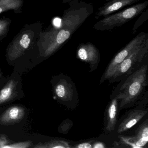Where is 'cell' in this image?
Masks as SVG:
<instances>
[{
  "mask_svg": "<svg viewBox=\"0 0 148 148\" xmlns=\"http://www.w3.org/2000/svg\"><path fill=\"white\" fill-rule=\"evenodd\" d=\"M90 11L85 6L71 7L64 12L60 26L40 32L38 41L40 56L48 58L57 51L90 16Z\"/></svg>",
  "mask_w": 148,
  "mask_h": 148,
  "instance_id": "cell-1",
  "label": "cell"
},
{
  "mask_svg": "<svg viewBox=\"0 0 148 148\" xmlns=\"http://www.w3.org/2000/svg\"><path fill=\"white\" fill-rule=\"evenodd\" d=\"M42 25H26L8 47L7 60L11 64L23 56L29 49L38 45Z\"/></svg>",
  "mask_w": 148,
  "mask_h": 148,
  "instance_id": "cell-2",
  "label": "cell"
},
{
  "mask_svg": "<svg viewBox=\"0 0 148 148\" xmlns=\"http://www.w3.org/2000/svg\"><path fill=\"white\" fill-rule=\"evenodd\" d=\"M147 66L143 65L133 73L123 84L116 97L120 101V108L132 103L147 85Z\"/></svg>",
  "mask_w": 148,
  "mask_h": 148,
  "instance_id": "cell-3",
  "label": "cell"
},
{
  "mask_svg": "<svg viewBox=\"0 0 148 148\" xmlns=\"http://www.w3.org/2000/svg\"><path fill=\"white\" fill-rule=\"evenodd\" d=\"M148 5V1H145L115 14H110L98 21L93 28L97 31H104L121 26L141 14Z\"/></svg>",
  "mask_w": 148,
  "mask_h": 148,
  "instance_id": "cell-4",
  "label": "cell"
},
{
  "mask_svg": "<svg viewBox=\"0 0 148 148\" xmlns=\"http://www.w3.org/2000/svg\"><path fill=\"white\" fill-rule=\"evenodd\" d=\"M147 38V34L144 32L140 33L117 53L106 68L101 79V82L106 79H110L116 69L121 63L138 48Z\"/></svg>",
  "mask_w": 148,
  "mask_h": 148,
  "instance_id": "cell-5",
  "label": "cell"
},
{
  "mask_svg": "<svg viewBox=\"0 0 148 148\" xmlns=\"http://www.w3.org/2000/svg\"><path fill=\"white\" fill-rule=\"evenodd\" d=\"M24 96L21 76L14 71L0 89V105L19 100Z\"/></svg>",
  "mask_w": 148,
  "mask_h": 148,
  "instance_id": "cell-6",
  "label": "cell"
},
{
  "mask_svg": "<svg viewBox=\"0 0 148 148\" xmlns=\"http://www.w3.org/2000/svg\"><path fill=\"white\" fill-rule=\"evenodd\" d=\"M148 51V39L125 59L116 69L111 78L116 79L120 77L131 73L143 61Z\"/></svg>",
  "mask_w": 148,
  "mask_h": 148,
  "instance_id": "cell-7",
  "label": "cell"
},
{
  "mask_svg": "<svg viewBox=\"0 0 148 148\" xmlns=\"http://www.w3.org/2000/svg\"><path fill=\"white\" fill-rule=\"evenodd\" d=\"M77 57L82 61L90 64L93 68L99 62L100 53L97 47L89 42L79 45L77 50Z\"/></svg>",
  "mask_w": 148,
  "mask_h": 148,
  "instance_id": "cell-8",
  "label": "cell"
},
{
  "mask_svg": "<svg viewBox=\"0 0 148 148\" xmlns=\"http://www.w3.org/2000/svg\"><path fill=\"white\" fill-rule=\"evenodd\" d=\"M26 109L19 105L12 106L0 116V125H10L20 123L25 117Z\"/></svg>",
  "mask_w": 148,
  "mask_h": 148,
  "instance_id": "cell-9",
  "label": "cell"
},
{
  "mask_svg": "<svg viewBox=\"0 0 148 148\" xmlns=\"http://www.w3.org/2000/svg\"><path fill=\"white\" fill-rule=\"evenodd\" d=\"M139 0H112L99 8L96 13L97 19L100 17H106L119 11L125 7L135 4Z\"/></svg>",
  "mask_w": 148,
  "mask_h": 148,
  "instance_id": "cell-10",
  "label": "cell"
},
{
  "mask_svg": "<svg viewBox=\"0 0 148 148\" xmlns=\"http://www.w3.org/2000/svg\"><path fill=\"white\" fill-rule=\"evenodd\" d=\"M147 112V111L141 110L131 112L119 125L117 132L121 133L128 130L141 120Z\"/></svg>",
  "mask_w": 148,
  "mask_h": 148,
  "instance_id": "cell-11",
  "label": "cell"
},
{
  "mask_svg": "<svg viewBox=\"0 0 148 148\" xmlns=\"http://www.w3.org/2000/svg\"><path fill=\"white\" fill-rule=\"evenodd\" d=\"M132 147L143 148L148 142V120L143 123L138 127L134 136L129 138Z\"/></svg>",
  "mask_w": 148,
  "mask_h": 148,
  "instance_id": "cell-12",
  "label": "cell"
},
{
  "mask_svg": "<svg viewBox=\"0 0 148 148\" xmlns=\"http://www.w3.org/2000/svg\"><path fill=\"white\" fill-rule=\"evenodd\" d=\"M118 99L115 97L108 106L106 114V129L110 132L114 130L117 122Z\"/></svg>",
  "mask_w": 148,
  "mask_h": 148,
  "instance_id": "cell-13",
  "label": "cell"
},
{
  "mask_svg": "<svg viewBox=\"0 0 148 148\" xmlns=\"http://www.w3.org/2000/svg\"><path fill=\"white\" fill-rule=\"evenodd\" d=\"M53 90L56 97L60 100L66 101L70 99L72 96L71 86L64 80H60L54 86Z\"/></svg>",
  "mask_w": 148,
  "mask_h": 148,
  "instance_id": "cell-14",
  "label": "cell"
},
{
  "mask_svg": "<svg viewBox=\"0 0 148 148\" xmlns=\"http://www.w3.org/2000/svg\"><path fill=\"white\" fill-rule=\"evenodd\" d=\"M23 0H0V14L13 10L15 13L21 12Z\"/></svg>",
  "mask_w": 148,
  "mask_h": 148,
  "instance_id": "cell-15",
  "label": "cell"
},
{
  "mask_svg": "<svg viewBox=\"0 0 148 148\" xmlns=\"http://www.w3.org/2000/svg\"><path fill=\"white\" fill-rule=\"evenodd\" d=\"M34 148H68L71 147L67 142L59 139H53L48 142H40L32 146Z\"/></svg>",
  "mask_w": 148,
  "mask_h": 148,
  "instance_id": "cell-16",
  "label": "cell"
},
{
  "mask_svg": "<svg viewBox=\"0 0 148 148\" xmlns=\"http://www.w3.org/2000/svg\"><path fill=\"white\" fill-rule=\"evenodd\" d=\"M11 22L9 18L0 19V40L6 36Z\"/></svg>",
  "mask_w": 148,
  "mask_h": 148,
  "instance_id": "cell-17",
  "label": "cell"
},
{
  "mask_svg": "<svg viewBox=\"0 0 148 148\" xmlns=\"http://www.w3.org/2000/svg\"><path fill=\"white\" fill-rule=\"evenodd\" d=\"M32 142L31 141H25L19 143H9L3 146V148H28L32 147Z\"/></svg>",
  "mask_w": 148,
  "mask_h": 148,
  "instance_id": "cell-18",
  "label": "cell"
},
{
  "mask_svg": "<svg viewBox=\"0 0 148 148\" xmlns=\"http://www.w3.org/2000/svg\"><path fill=\"white\" fill-rule=\"evenodd\" d=\"M11 143V141L5 134H2L0 136V148H3V146Z\"/></svg>",
  "mask_w": 148,
  "mask_h": 148,
  "instance_id": "cell-19",
  "label": "cell"
},
{
  "mask_svg": "<svg viewBox=\"0 0 148 148\" xmlns=\"http://www.w3.org/2000/svg\"><path fill=\"white\" fill-rule=\"evenodd\" d=\"M73 147L77 148H92V146L90 142H86L77 145Z\"/></svg>",
  "mask_w": 148,
  "mask_h": 148,
  "instance_id": "cell-20",
  "label": "cell"
},
{
  "mask_svg": "<svg viewBox=\"0 0 148 148\" xmlns=\"http://www.w3.org/2000/svg\"><path fill=\"white\" fill-rule=\"evenodd\" d=\"M92 147L94 148H104L105 147L104 145L102 143H100V142H97Z\"/></svg>",
  "mask_w": 148,
  "mask_h": 148,
  "instance_id": "cell-21",
  "label": "cell"
},
{
  "mask_svg": "<svg viewBox=\"0 0 148 148\" xmlns=\"http://www.w3.org/2000/svg\"><path fill=\"white\" fill-rule=\"evenodd\" d=\"M7 79L8 78L4 77H2L1 78H0V89L4 85Z\"/></svg>",
  "mask_w": 148,
  "mask_h": 148,
  "instance_id": "cell-22",
  "label": "cell"
},
{
  "mask_svg": "<svg viewBox=\"0 0 148 148\" xmlns=\"http://www.w3.org/2000/svg\"><path fill=\"white\" fill-rule=\"evenodd\" d=\"M62 1H63V2L64 3H67L71 2L72 0H62Z\"/></svg>",
  "mask_w": 148,
  "mask_h": 148,
  "instance_id": "cell-23",
  "label": "cell"
},
{
  "mask_svg": "<svg viewBox=\"0 0 148 148\" xmlns=\"http://www.w3.org/2000/svg\"><path fill=\"white\" fill-rule=\"evenodd\" d=\"M3 77V72L1 68H0V78H1Z\"/></svg>",
  "mask_w": 148,
  "mask_h": 148,
  "instance_id": "cell-24",
  "label": "cell"
}]
</instances>
